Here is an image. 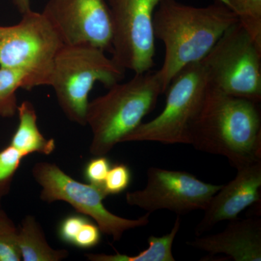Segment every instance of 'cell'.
Returning a JSON list of instances; mask_svg holds the SVG:
<instances>
[{"mask_svg":"<svg viewBox=\"0 0 261 261\" xmlns=\"http://www.w3.org/2000/svg\"><path fill=\"white\" fill-rule=\"evenodd\" d=\"M237 15L223 0L205 7L163 0L153 17L155 39L164 45V60L159 70L164 92L180 70L203 59L229 27Z\"/></svg>","mask_w":261,"mask_h":261,"instance_id":"cell-1","label":"cell"},{"mask_svg":"<svg viewBox=\"0 0 261 261\" xmlns=\"http://www.w3.org/2000/svg\"><path fill=\"white\" fill-rule=\"evenodd\" d=\"M190 145L226 158L237 169L261 161L260 105L210 87L192 126Z\"/></svg>","mask_w":261,"mask_h":261,"instance_id":"cell-2","label":"cell"},{"mask_svg":"<svg viewBox=\"0 0 261 261\" xmlns=\"http://www.w3.org/2000/svg\"><path fill=\"white\" fill-rule=\"evenodd\" d=\"M164 93L159 70L135 73L125 82L108 88L107 93L89 102L86 121L92 140L89 151L106 155L117 144L142 123Z\"/></svg>","mask_w":261,"mask_h":261,"instance_id":"cell-3","label":"cell"},{"mask_svg":"<svg viewBox=\"0 0 261 261\" xmlns=\"http://www.w3.org/2000/svg\"><path fill=\"white\" fill-rule=\"evenodd\" d=\"M106 51L89 45H63L55 60L50 87L70 121L86 126L89 95L99 82L107 88L122 82L126 70Z\"/></svg>","mask_w":261,"mask_h":261,"instance_id":"cell-4","label":"cell"},{"mask_svg":"<svg viewBox=\"0 0 261 261\" xmlns=\"http://www.w3.org/2000/svg\"><path fill=\"white\" fill-rule=\"evenodd\" d=\"M209 89L210 85L201 62L187 65L168 87L162 112L154 119L141 123L123 137L121 142L190 145L192 126L200 114Z\"/></svg>","mask_w":261,"mask_h":261,"instance_id":"cell-5","label":"cell"},{"mask_svg":"<svg viewBox=\"0 0 261 261\" xmlns=\"http://www.w3.org/2000/svg\"><path fill=\"white\" fill-rule=\"evenodd\" d=\"M61 38L42 13L29 10L18 23L0 27V67L25 75V90L50 86Z\"/></svg>","mask_w":261,"mask_h":261,"instance_id":"cell-6","label":"cell"},{"mask_svg":"<svg viewBox=\"0 0 261 261\" xmlns=\"http://www.w3.org/2000/svg\"><path fill=\"white\" fill-rule=\"evenodd\" d=\"M212 89L261 101V47L240 22L224 33L200 61Z\"/></svg>","mask_w":261,"mask_h":261,"instance_id":"cell-7","label":"cell"},{"mask_svg":"<svg viewBox=\"0 0 261 261\" xmlns=\"http://www.w3.org/2000/svg\"><path fill=\"white\" fill-rule=\"evenodd\" d=\"M32 176L42 187L40 199L48 203L64 201L77 212L92 218L101 232L119 241L126 231L147 226L149 213L137 219H128L113 214L103 204L106 198L99 187L84 184L65 173L55 163L40 162L34 165Z\"/></svg>","mask_w":261,"mask_h":261,"instance_id":"cell-8","label":"cell"},{"mask_svg":"<svg viewBox=\"0 0 261 261\" xmlns=\"http://www.w3.org/2000/svg\"><path fill=\"white\" fill-rule=\"evenodd\" d=\"M163 0H107L113 27L112 59L135 73L154 66L153 17Z\"/></svg>","mask_w":261,"mask_h":261,"instance_id":"cell-9","label":"cell"},{"mask_svg":"<svg viewBox=\"0 0 261 261\" xmlns=\"http://www.w3.org/2000/svg\"><path fill=\"white\" fill-rule=\"evenodd\" d=\"M222 185L201 181L187 171L150 167L145 188L128 192L126 200L149 214L168 210L179 216L205 211Z\"/></svg>","mask_w":261,"mask_h":261,"instance_id":"cell-10","label":"cell"},{"mask_svg":"<svg viewBox=\"0 0 261 261\" xmlns=\"http://www.w3.org/2000/svg\"><path fill=\"white\" fill-rule=\"evenodd\" d=\"M63 45L112 51L113 27L106 0H49L42 11Z\"/></svg>","mask_w":261,"mask_h":261,"instance_id":"cell-11","label":"cell"},{"mask_svg":"<svg viewBox=\"0 0 261 261\" xmlns=\"http://www.w3.org/2000/svg\"><path fill=\"white\" fill-rule=\"evenodd\" d=\"M237 170L235 178L222 185L204 211L203 217L195 228L197 237L210 231L221 221L238 219L245 209L260 202L261 161Z\"/></svg>","mask_w":261,"mask_h":261,"instance_id":"cell-12","label":"cell"},{"mask_svg":"<svg viewBox=\"0 0 261 261\" xmlns=\"http://www.w3.org/2000/svg\"><path fill=\"white\" fill-rule=\"evenodd\" d=\"M221 232L197 237L188 246L212 255L224 254L235 261L261 260V219L249 218L229 221Z\"/></svg>","mask_w":261,"mask_h":261,"instance_id":"cell-13","label":"cell"},{"mask_svg":"<svg viewBox=\"0 0 261 261\" xmlns=\"http://www.w3.org/2000/svg\"><path fill=\"white\" fill-rule=\"evenodd\" d=\"M18 126L10 145L23 157L34 153L49 155L56 149L54 139H46L37 124V115L32 102L23 101L18 107Z\"/></svg>","mask_w":261,"mask_h":261,"instance_id":"cell-14","label":"cell"},{"mask_svg":"<svg viewBox=\"0 0 261 261\" xmlns=\"http://www.w3.org/2000/svg\"><path fill=\"white\" fill-rule=\"evenodd\" d=\"M17 241L23 261H61L68 250H56L48 244L42 226L33 216H27L17 231Z\"/></svg>","mask_w":261,"mask_h":261,"instance_id":"cell-15","label":"cell"},{"mask_svg":"<svg viewBox=\"0 0 261 261\" xmlns=\"http://www.w3.org/2000/svg\"><path fill=\"white\" fill-rule=\"evenodd\" d=\"M181 226L179 216L176 218L171 231L162 237L149 236L147 242L149 247L138 255H129L116 253L115 255L99 253L86 254L85 256L91 261H175L172 247L175 238L177 236Z\"/></svg>","mask_w":261,"mask_h":261,"instance_id":"cell-16","label":"cell"},{"mask_svg":"<svg viewBox=\"0 0 261 261\" xmlns=\"http://www.w3.org/2000/svg\"><path fill=\"white\" fill-rule=\"evenodd\" d=\"M25 75L19 70L0 67V117L11 118L18 111L16 92L24 89Z\"/></svg>","mask_w":261,"mask_h":261,"instance_id":"cell-17","label":"cell"},{"mask_svg":"<svg viewBox=\"0 0 261 261\" xmlns=\"http://www.w3.org/2000/svg\"><path fill=\"white\" fill-rule=\"evenodd\" d=\"M261 47V0H223Z\"/></svg>","mask_w":261,"mask_h":261,"instance_id":"cell-18","label":"cell"},{"mask_svg":"<svg viewBox=\"0 0 261 261\" xmlns=\"http://www.w3.org/2000/svg\"><path fill=\"white\" fill-rule=\"evenodd\" d=\"M23 158L10 145L0 151V201L9 193L12 182Z\"/></svg>","mask_w":261,"mask_h":261,"instance_id":"cell-19","label":"cell"},{"mask_svg":"<svg viewBox=\"0 0 261 261\" xmlns=\"http://www.w3.org/2000/svg\"><path fill=\"white\" fill-rule=\"evenodd\" d=\"M132 181V172L123 163L113 165L108 171L102 190L106 197L118 195L126 190Z\"/></svg>","mask_w":261,"mask_h":261,"instance_id":"cell-20","label":"cell"},{"mask_svg":"<svg viewBox=\"0 0 261 261\" xmlns=\"http://www.w3.org/2000/svg\"><path fill=\"white\" fill-rule=\"evenodd\" d=\"M111 167L109 159L106 155L96 156L86 165L84 176L89 184L102 190L103 183Z\"/></svg>","mask_w":261,"mask_h":261,"instance_id":"cell-21","label":"cell"},{"mask_svg":"<svg viewBox=\"0 0 261 261\" xmlns=\"http://www.w3.org/2000/svg\"><path fill=\"white\" fill-rule=\"evenodd\" d=\"M100 240L99 226L88 219L77 233L72 245L81 249H90L97 246Z\"/></svg>","mask_w":261,"mask_h":261,"instance_id":"cell-22","label":"cell"},{"mask_svg":"<svg viewBox=\"0 0 261 261\" xmlns=\"http://www.w3.org/2000/svg\"><path fill=\"white\" fill-rule=\"evenodd\" d=\"M87 220L86 216L80 215H71L65 218L58 227V236L61 241L72 245L77 233Z\"/></svg>","mask_w":261,"mask_h":261,"instance_id":"cell-23","label":"cell"},{"mask_svg":"<svg viewBox=\"0 0 261 261\" xmlns=\"http://www.w3.org/2000/svg\"><path fill=\"white\" fill-rule=\"evenodd\" d=\"M17 231L0 233V261L22 260L17 241Z\"/></svg>","mask_w":261,"mask_h":261,"instance_id":"cell-24","label":"cell"},{"mask_svg":"<svg viewBox=\"0 0 261 261\" xmlns=\"http://www.w3.org/2000/svg\"><path fill=\"white\" fill-rule=\"evenodd\" d=\"M17 230L18 228L15 226L14 222L2 208L1 201H0V233L12 232V231H16Z\"/></svg>","mask_w":261,"mask_h":261,"instance_id":"cell-25","label":"cell"},{"mask_svg":"<svg viewBox=\"0 0 261 261\" xmlns=\"http://www.w3.org/2000/svg\"><path fill=\"white\" fill-rule=\"evenodd\" d=\"M17 9L23 15L31 10V0H13Z\"/></svg>","mask_w":261,"mask_h":261,"instance_id":"cell-26","label":"cell"}]
</instances>
